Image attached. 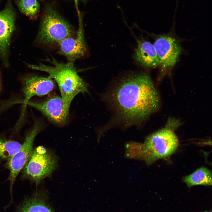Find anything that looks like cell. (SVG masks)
Masks as SVG:
<instances>
[{"instance_id":"6da1fadb","label":"cell","mask_w":212,"mask_h":212,"mask_svg":"<svg viewBox=\"0 0 212 212\" xmlns=\"http://www.w3.org/2000/svg\"><path fill=\"white\" fill-rule=\"evenodd\" d=\"M114 113L105 127L115 125L139 126L158 109L160 99L150 77L143 73L121 77L105 97Z\"/></svg>"},{"instance_id":"7a4b0ae2","label":"cell","mask_w":212,"mask_h":212,"mask_svg":"<svg viewBox=\"0 0 212 212\" xmlns=\"http://www.w3.org/2000/svg\"><path fill=\"white\" fill-rule=\"evenodd\" d=\"M52 66L40 63L38 65L28 64L30 68L45 72L49 77L57 83L61 97L65 104L69 108L74 97L81 93H89L88 85L79 75L73 62L64 63L53 59Z\"/></svg>"},{"instance_id":"3957f363","label":"cell","mask_w":212,"mask_h":212,"mask_svg":"<svg viewBox=\"0 0 212 212\" xmlns=\"http://www.w3.org/2000/svg\"><path fill=\"white\" fill-rule=\"evenodd\" d=\"M179 125L178 121L170 119L164 127L146 138L143 147L148 163L168 157L176 150L179 143L174 130Z\"/></svg>"},{"instance_id":"277c9868","label":"cell","mask_w":212,"mask_h":212,"mask_svg":"<svg viewBox=\"0 0 212 212\" xmlns=\"http://www.w3.org/2000/svg\"><path fill=\"white\" fill-rule=\"evenodd\" d=\"M74 34L72 26L53 7L49 6L46 8L37 37L39 44L44 46L59 44Z\"/></svg>"},{"instance_id":"5b68a950","label":"cell","mask_w":212,"mask_h":212,"mask_svg":"<svg viewBox=\"0 0 212 212\" xmlns=\"http://www.w3.org/2000/svg\"><path fill=\"white\" fill-rule=\"evenodd\" d=\"M57 162L54 153L43 146H39L33 150L23 168V177L33 181L37 186L52 174L57 168Z\"/></svg>"},{"instance_id":"8992f818","label":"cell","mask_w":212,"mask_h":212,"mask_svg":"<svg viewBox=\"0 0 212 212\" xmlns=\"http://www.w3.org/2000/svg\"><path fill=\"white\" fill-rule=\"evenodd\" d=\"M42 127L40 123H35L26 134L20 149L7 160V165L10 171L9 180L11 199L12 198V191L14 184L18 175L31 156L33 150L34 139L42 129Z\"/></svg>"},{"instance_id":"52a82bcc","label":"cell","mask_w":212,"mask_h":212,"mask_svg":"<svg viewBox=\"0 0 212 212\" xmlns=\"http://www.w3.org/2000/svg\"><path fill=\"white\" fill-rule=\"evenodd\" d=\"M23 103L32 107L40 111L52 123L63 125L67 121L69 108L65 104L61 97L54 95L40 102L28 101Z\"/></svg>"},{"instance_id":"ba28073f","label":"cell","mask_w":212,"mask_h":212,"mask_svg":"<svg viewBox=\"0 0 212 212\" xmlns=\"http://www.w3.org/2000/svg\"><path fill=\"white\" fill-rule=\"evenodd\" d=\"M153 45L162 70H167L175 65L182 51L180 45L175 38L160 36L156 39Z\"/></svg>"},{"instance_id":"9c48e42d","label":"cell","mask_w":212,"mask_h":212,"mask_svg":"<svg viewBox=\"0 0 212 212\" xmlns=\"http://www.w3.org/2000/svg\"><path fill=\"white\" fill-rule=\"evenodd\" d=\"M15 12L9 0L0 11V56L6 66L11 37L15 28Z\"/></svg>"},{"instance_id":"30bf717a","label":"cell","mask_w":212,"mask_h":212,"mask_svg":"<svg viewBox=\"0 0 212 212\" xmlns=\"http://www.w3.org/2000/svg\"><path fill=\"white\" fill-rule=\"evenodd\" d=\"M77 11L79 24L75 37L66 38L59 44L61 53L66 57L69 62H72L84 56L87 51L82 18Z\"/></svg>"},{"instance_id":"8fae6325","label":"cell","mask_w":212,"mask_h":212,"mask_svg":"<svg viewBox=\"0 0 212 212\" xmlns=\"http://www.w3.org/2000/svg\"><path fill=\"white\" fill-rule=\"evenodd\" d=\"M54 84L49 77L32 76L24 78L22 80V91L26 102L34 96L46 95L54 89Z\"/></svg>"},{"instance_id":"7c38bea8","label":"cell","mask_w":212,"mask_h":212,"mask_svg":"<svg viewBox=\"0 0 212 212\" xmlns=\"http://www.w3.org/2000/svg\"><path fill=\"white\" fill-rule=\"evenodd\" d=\"M133 57L138 64L144 67L152 68L159 64L154 46L148 41H139Z\"/></svg>"},{"instance_id":"4fadbf2b","label":"cell","mask_w":212,"mask_h":212,"mask_svg":"<svg viewBox=\"0 0 212 212\" xmlns=\"http://www.w3.org/2000/svg\"><path fill=\"white\" fill-rule=\"evenodd\" d=\"M212 173L210 170L205 167L197 169L193 173L184 177L183 181L189 187L203 185H212Z\"/></svg>"},{"instance_id":"5bb4252c","label":"cell","mask_w":212,"mask_h":212,"mask_svg":"<svg viewBox=\"0 0 212 212\" xmlns=\"http://www.w3.org/2000/svg\"><path fill=\"white\" fill-rule=\"evenodd\" d=\"M16 2L22 13L31 18L36 17L40 9L37 0H16Z\"/></svg>"},{"instance_id":"9a60e30c","label":"cell","mask_w":212,"mask_h":212,"mask_svg":"<svg viewBox=\"0 0 212 212\" xmlns=\"http://www.w3.org/2000/svg\"><path fill=\"white\" fill-rule=\"evenodd\" d=\"M21 145L16 141L0 138V158L8 160L19 150Z\"/></svg>"},{"instance_id":"2e32d148","label":"cell","mask_w":212,"mask_h":212,"mask_svg":"<svg viewBox=\"0 0 212 212\" xmlns=\"http://www.w3.org/2000/svg\"><path fill=\"white\" fill-rule=\"evenodd\" d=\"M78 0H80V1H84V2H85V1H87V0H74V1H78Z\"/></svg>"},{"instance_id":"e0dca14e","label":"cell","mask_w":212,"mask_h":212,"mask_svg":"<svg viewBox=\"0 0 212 212\" xmlns=\"http://www.w3.org/2000/svg\"><path fill=\"white\" fill-rule=\"evenodd\" d=\"M204 212H212L211 211H205Z\"/></svg>"},{"instance_id":"ac0fdd59","label":"cell","mask_w":212,"mask_h":212,"mask_svg":"<svg viewBox=\"0 0 212 212\" xmlns=\"http://www.w3.org/2000/svg\"></svg>"},{"instance_id":"d6986e66","label":"cell","mask_w":212,"mask_h":212,"mask_svg":"<svg viewBox=\"0 0 212 212\" xmlns=\"http://www.w3.org/2000/svg\"></svg>"}]
</instances>
